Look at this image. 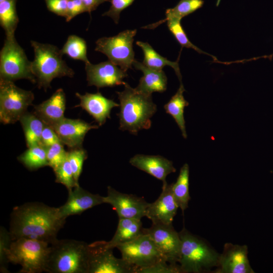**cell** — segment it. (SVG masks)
I'll list each match as a JSON object with an SVG mask.
<instances>
[{
  "label": "cell",
  "instance_id": "obj_1",
  "mask_svg": "<svg viewBox=\"0 0 273 273\" xmlns=\"http://www.w3.org/2000/svg\"><path fill=\"white\" fill-rule=\"evenodd\" d=\"M66 219L58 207L40 202H27L14 207L11 215L9 232L13 241L26 238L41 241L50 245L56 241L58 233Z\"/></svg>",
  "mask_w": 273,
  "mask_h": 273
},
{
  "label": "cell",
  "instance_id": "obj_2",
  "mask_svg": "<svg viewBox=\"0 0 273 273\" xmlns=\"http://www.w3.org/2000/svg\"><path fill=\"white\" fill-rule=\"evenodd\" d=\"M124 85L122 92H117L120 102L119 129L136 134L140 130L151 127V118L157 111V106L152 95L142 93L126 82Z\"/></svg>",
  "mask_w": 273,
  "mask_h": 273
},
{
  "label": "cell",
  "instance_id": "obj_3",
  "mask_svg": "<svg viewBox=\"0 0 273 273\" xmlns=\"http://www.w3.org/2000/svg\"><path fill=\"white\" fill-rule=\"evenodd\" d=\"M88 244L72 239H58L50 245L44 271L87 273Z\"/></svg>",
  "mask_w": 273,
  "mask_h": 273
},
{
  "label": "cell",
  "instance_id": "obj_4",
  "mask_svg": "<svg viewBox=\"0 0 273 273\" xmlns=\"http://www.w3.org/2000/svg\"><path fill=\"white\" fill-rule=\"evenodd\" d=\"M34 57L31 62V70L39 88L45 91L51 87L53 79L67 76L73 77L74 72L63 60V54L56 46L30 41Z\"/></svg>",
  "mask_w": 273,
  "mask_h": 273
},
{
  "label": "cell",
  "instance_id": "obj_5",
  "mask_svg": "<svg viewBox=\"0 0 273 273\" xmlns=\"http://www.w3.org/2000/svg\"><path fill=\"white\" fill-rule=\"evenodd\" d=\"M179 235L180 249L178 264L181 273L203 272L217 267L220 254L185 227Z\"/></svg>",
  "mask_w": 273,
  "mask_h": 273
},
{
  "label": "cell",
  "instance_id": "obj_6",
  "mask_svg": "<svg viewBox=\"0 0 273 273\" xmlns=\"http://www.w3.org/2000/svg\"><path fill=\"white\" fill-rule=\"evenodd\" d=\"M49 245L46 242L26 238L14 240L11 245L9 262L21 265L19 273L44 271L50 252Z\"/></svg>",
  "mask_w": 273,
  "mask_h": 273
},
{
  "label": "cell",
  "instance_id": "obj_7",
  "mask_svg": "<svg viewBox=\"0 0 273 273\" xmlns=\"http://www.w3.org/2000/svg\"><path fill=\"white\" fill-rule=\"evenodd\" d=\"M26 79L36 83L30 62L15 37H6L0 52V80L14 81Z\"/></svg>",
  "mask_w": 273,
  "mask_h": 273
},
{
  "label": "cell",
  "instance_id": "obj_8",
  "mask_svg": "<svg viewBox=\"0 0 273 273\" xmlns=\"http://www.w3.org/2000/svg\"><path fill=\"white\" fill-rule=\"evenodd\" d=\"M33 93L17 86L13 81L0 80V120L4 124L19 121L32 105Z\"/></svg>",
  "mask_w": 273,
  "mask_h": 273
},
{
  "label": "cell",
  "instance_id": "obj_9",
  "mask_svg": "<svg viewBox=\"0 0 273 273\" xmlns=\"http://www.w3.org/2000/svg\"><path fill=\"white\" fill-rule=\"evenodd\" d=\"M136 30H126L112 37H103L96 42L95 51L105 54L113 63L125 71L132 68L134 60L132 43Z\"/></svg>",
  "mask_w": 273,
  "mask_h": 273
},
{
  "label": "cell",
  "instance_id": "obj_10",
  "mask_svg": "<svg viewBox=\"0 0 273 273\" xmlns=\"http://www.w3.org/2000/svg\"><path fill=\"white\" fill-rule=\"evenodd\" d=\"M107 242L88 244L87 273H136L138 268L123 258H116Z\"/></svg>",
  "mask_w": 273,
  "mask_h": 273
},
{
  "label": "cell",
  "instance_id": "obj_11",
  "mask_svg": "<svg viewBox=\"0 0 273 273\" xmlns=\"http://www.w3.org/2000/svg\"><path fill=\"white\" fill-rule=\"evenodd\" d=\"M116 248L120 251L122 258L135 266L137 271L160 261H166L150 237L145 234Z\"/></svg>",
  "mask_w": 273,
  "mask_h": 273
},
{
  "label": "cell",
  "instance_id": "obj_12",
  "mask_svg": "<svg viewBox=\"0 0 273 273\" xmlns=\"http://www.w3.org/2000/svg\"><path fill=\"white\" fill-rule=\"evenodd\" d=\"M165 260L171 264H178L180 255V239L179 233L172 224L152 222L149 228H144Z\"/></svg>",
  "mask_w": 273,
  "mask_h": 273
},
{
  "label": "cell",
  "instance_id": "obj_13",
  "mask_svg": "<svg viewBox=\"0 0 273 273\" xmlns=\"http://www.w3.org/2000/svg\"><path fill=\"white\" fill-rule=\"evenodd\" d=\"M104 203L110 204L117 212L119 218L141 219L146 216L150 203L143 197L122 193L110 186L107 187V195L103 197Z\"/></svg>",
  "mask_w": 273,
  "mask_h": 273
},
{
  "label": "cell",
  "instance_id": "obj_14",
  "mask_svg": "<svg viewBox=\"0 0 273 273\" xmlns=\"http://www.w3.org/2000/svg\"><path fill=\"white\" fill-rule=\"evenodd\" d=\"M85 70L88 85H95L98 89L124 85L123 80L127 76L126 71L109 60L97 64L86 63Z\"/></svg>",
  "mask_w": 273,
  "mask_h": 273
},
{
  "label": "cell",
  "instance_id": "obj_15",
  "mask_svg": "<svg viewBox=\"0 0 273 273\" xmlns=\"http://www.w3.org/2000/svg\"><path fill=\"white\" fill-rule=\"evenodd\" d=\"M217 273H254L248 258V247L226 243L220 254Z\"/></svg>",
  "mask_w": 273,
  "mask_h": 273
},
{
  "label": "cell",
  "instance_id": "obj_16",
  "mask_svg": "<svg viewBox=\"0 0 273 273\" xmlns=\"http://www.w3.org/2000/svg\"><path fill=\"white\" fill-rule=\"evenodd\" d=\"M179 208L173 195L172 184L163 185L162 191L154 202L149 203L146 216L152 222L172 224Z\"/></svg>",
  "mask_w": 273,
  "mask_h": 273
},
{
  "label": "cell",
  "instance_id": "obj_17",
  "mask_svg": "<svg viewBox=\"0 0 273 273\" xmlns=\"http://www.w3.org/2000/svg\"><path fill=\"white\" fill-rule=\"evenodd\" d=\"M102 203H104L103 197L91 193L79 185L68 192L66 203L58 207V210L60 216L66 219L71 215H80L87 209Z\"/></svg>",
  "mask_w": 273,
  "mask_h": 273
},
{
  "label": "cell",
  "instance_id": "obj_18",
  "mask_svg": "<svg viewBox=\"0 0 273 273\" xmlns=\"http://www.w3.org/2000/svg\"><path fill=\"white\" fill-rule=\"evenodd\" d=\"M61 143L70 148L81 147L84 137L92 129L99 126L92 125L80 119L64 118L52 126Z\"/></svg>",
  "mask_w": 273,
  "mask_h": 273
},
{
  "label": "cell",
  "instance_id": "obj_19",
  "mask_svg": "<svg viewBox=\"0 0 273 273\" xmlns=\"http://www.w3.org/2000/svg\"><path fill=\"white\" fill-rule=\"evenodd\" d=\"M75 95L80 100L79 104L75 107H79L85 110L99 125L104 124L107 118H110V113L113 108L119 106L100 92L95 94L85 93L83 95L76 93Z\"/></svg>",
  "mask_w": 273,
  "mask_h": 273
},
{
  "label": "cell",
  "instance_id": "obj_20",
  "mask_svg": "<svg viewBox=\"0 0 273 273\" xmlns=\"http://www.w3.org/2000/svg\"><path fill=\"white\" fill-rule=\"evenodd\" d=\"M129 163L136 168L162 181L163 185L167 184L166 176L176 171L171 161L159 155L136 154L130 158Z\"/></svg>",
  "mask_w": 273,
  "mask_h": 273
},
{
  "label": "cell",
  "instance_id": "obj_21",
  "mask_svg": "<svg viewBox=\"0 0 273 273\" xmlns=\"http://www.w3.org/2000/svg\"><path fill=\"white\" fill-rule=\"evenodd\" d=\"M65 94L62 88H59L50 98L34 106L33 113L46 124L52 127L65 118Z\"/></svg>",
  "mask_w": 273,
  "mask_h": 273
},
{
  "label": "cell",
  "instance_id": "obj_22",
  "mask_svg": "<svg viewBox=\"0 0 273 273\" xmlns=\"http://www.w3.org/2000/svg\"><path fill=\"white\" fill-rule=\"evenodd\" d=\"M134 68L141 70L143 76L140 78L139 83L135 89L149 95L154 92L162 93L167 88V77L162 70H156L148 68L142 62L134 60L133 63Z\"/></svg>",
  "mask_w": 273,
  "mask_h": 273
},
{
  "label": "cell",
  "instance_id": "obj_23",
  "mask_svg": "<svg viewBox=\"0 0 273 273\" xmlns=\"http://www.w3.org/2000/svg\"><path fill=\"white\" fill-rule=\"evenodd\" d=\"M144 228L141 219L136 218H119L118 224L112 239L107 242L112 248L130 242L144 234Z\"/></svg>",
  "mask_w": 273,
  "mask_h": 273
},
{
  "label": "cell",
  "instance_id": "obj_24",
  "mask_svg": "<svg viewBox=\"0 0 273 273\" xmlns=\"http://www.w3.org/2000/svg\"><path fill=\"white\" fill-rule=\"evenodd\" d=\"M136 44L139 46L144 53V60L142 62L149 68L162 70L165 66L172 67L180 81L181 82L182 76L180 72L178 61L172 62L167 60L156 52L152 46L147 42L137 41Z\"/></svg>",
  "mask_w": 273,
  "mask_h": 273
},
{
  "label": "cell",
  "instance_id": "obj_25",
  "mask_svg": "<svg viewBox=\"0 0 273 273\" xmlns=\"http://www.w3.org/2000/svg\"><path fill=\"white\" fill-rule=\"evenodd\" d=\"M185 91L184 85L181 82L177 91L164 106V108L166 112L173 118L181 131L183 136L186 139L187 134L184 113L185 108L189 104L183 96Z\"/></svg>",
  "mask_w": 273,
  "mask_h": 273
},
{
  "label": "cell",
  "instance_id": "obj_26",
  "mask_svg": "<svg viewBox=\"0 0 273 273\" xmlns=\"http://www.w3.org/2000/svg\"><path fill=\"white\" fill-rule=\"evenodd\" d=\"M28 148L42 145L41 136L45 123L34 113L26 112L20 120Z\"/></svg>",
  "mask_w": 273,
  "mask_h": 273
},
{
  "label": "cell",
  "instance_id": "obj_27",
  "mask_svg": "<svg viewBox=\"0 0 273 273\" xmlns=\"http://www.w3.org/2000/svg\"><path fill=\"white\" fill-rule=\"evenodd\" d=\"M171 184L174 198L184 213L188 207L191 198L189 194V166L187 163L180 168L176 182Z\"/></svg>",
  "mask_w": 273,
  "mask_h": 273
},
{
  "label": "cell",
  "instance_id": "obj_28",
  "mask_svg": "<svg viewBox=\"0 0 273 273\" xmlns=\"http://www.w3.org/2000/svg\"><path fill=\"white\" fill-rule=\"evenodd\" d=\"M16 2V0H5L0 2V24L5 31L6 37H15L19 23Z\"/></svg>",
  "mask_w": 273,
  "mask_h": 273
},
{
  "label": "cell",
  "instance_id": "obj_29",
  "mask_svg": "<svg viewBox=\"0 0 273 273\" xmlns=\"http://www.w3.org/2000/svg\"><path fill=\"white\" fill-rule=\"evenodd\" d=\"M17 159L30 170L49 166L46 147L42 145H36L28 148Z\"/></svg>",
  "mask_w": 273,
  "mask_h": 273
},
{
  "label": "cell",
  "instance_id": "obj_30",
  "mask_svg": "<svg viewBox=\"0 0 273 273\" xmlns=\"http://www.w3.org/2000/svg\"><path fill=\"white\" fill-rule=\"evenodd\" d=\"M203 4V0H180L174 8L166 10L165 19L145 28H153L169 19H176L181 20L183 17L201 8Z\"/></svg>",
  "mask_w": 273,
  "mask_h": 273
},
{
  "label": "cell",
  "instance_id": "obj_31",
  "mask_svg": "<svg viewBox=\"0 0 273 273\" xmlns=\"http://www.w3.org/2000/svg\"><path fill=\"white\" fill-rule=\"evenodd\" d=\"M61 52L73 60L89 63L87 57V45L85 40L76 35H69Z\"/></svg>",
  "mask_w": 273,
  "mask_h": 273
},
{
  "label": "cell",
  "instance_id": "obj_32",
  "mask_svg": "<svg viewBox=\"0 0 273 273\" xmlns=\"http://www.w3.org/2000/svg\"><path fill=\"white\" fill-rule=\"evenodd\" d=\"M180 21V20L176 19H169L167 21L168 29L178 43L183 47L193 49L199 53L207 54L216 60V58L214 56L203 52L189 40L181 25Z\"/></svg>",
  "mask_w": 273,
  "mask_h": 273
},
{
  "label": "cell",
  "instance_id": "obj_33",
  "mask_svg": "<svg viewBox=\"0 0 273 273\" xmlns=\"http://www.w3.org/2000/svg\"><path fill=\"white\" fill-rule=\"evenodd\" d=\"M87 158V152L82 147L72 148L67 152V159L77 185H79L78 180L82 172L83 164Z\"/></svg>",
  "mask_w": 273,
  "mask_h": 273
},
{
  "label": "cell",
  "instance_id": "obj_34",
  "mask_svg": "<svg viewBox=\"0 0 273 273\" xmlns=\"http://www.w3.org/2000/svg\"><path fill=\"white\" fill-rule=\"evenodd\" d=\"M13 240L9 231L4 226L0 228V271L8 273L9 256L11 245Z\"/></svg>",
  "mask_w": 273,
  "mask_h": 273
},
{
  "label": "cell",
  "instance_id": "obj_35",
  "mask_svg": "<svg viewBox=\"0 0 273 273\" xmlns=\"http://www.w3.org/2000/svg\"><path fill=\"white\" fill-rule=\"evenodd\" d=\"M53 170L56 176V182L65 186L68 192L79 185L75 183L67 157L61 164Z\"/></svg>",
  "mask_w": 273,
  "mask_h": 273
},
{
  "label": "cell",
  "instance_id": "obj_36",
  "mask_svg": "<svg viewBox=\"0 0 273 273\" xmlns=\"http://www.w3.org/2000/svg\"><path fill=\"white\" fill-rule=\"evenodd\" d=\"M61 143H57L46 147L48 165L55 169L61 164L67 158V152Z\"/></svg>",
  "mask_w": 273,
  "mask_h": 273
},
{
  "label": "cell",
  "instance_id": "obj_37",
  "mask_svg": "<svg viewBox=\"0 0 273 273\" xmlns=\"http://www.w3.org/2000/svg\"><path fill=\"white\" fill-rule=\"evenodd\" d=\"M137 273H181L178 264H171L165 260L145 268L140 269Z\"/></svg>",
  "mask_w": 273,
  "mask_h": 273
},
{
  "label": "cell",
  "instance_id": "obj_38",
  "mask_svg": "<svg viewBox=\"0 0 273 273\" xmlns=\"http://www.w3.org/2000/svg\"><path fill=\"white\" fill-rule=\"evenodd\" d=\"M134 0H111L109 10L102 14L111 18L116 24L119 22L120 13L130 6Z\"/></svg>",
  "mask_w": 273,
  "mask_h": 273
},
{
  "label": "cell",
  "instance_id": "obj_39",
  "mask_svg": "<svg viewBox=\"0 0 273 273\" xmlns=\"http://www.w3.org/2000/svg\"><path fill=\"white\" fill-rule=\"evenodd\" d=\"M48 10L65 18L67 15L68 0H44Z\"/></svg>",
  "mask_w": 273,
  "mask_h": 273
},
{
  "label": "cell",
  "instance_id": "obj_40",
  "mask_svg": "<svg viewBox=\"0 0 273 273\" xmlns=\"http://www.w3.org/2000/svg\"><path fill=\"white\" fill-rule=\"evenodd\" d=\"M41 142L47 147L61 142L53 128L45 124L41 133Z\"/></svg>",
  "mask_w": 273,
  "mask_h": 273
},
{
  "label": "cell",
  "instance_id": "obj_41",
  "mask_svg": "<svg viewBox=\"0 0 273 273\" xmlns=\"http://www.w3.org/2000/svg\"><path fill=\"white\" fill-rule=\"evenodd\" d=\"M84 12H86V11L81 0H68L66 21L69 22L77 15Z\"/></svg>",
  "mask_w": 273,
  "mask_h": 273
},
{
  "label": "cell",
  "instance_id": "obj_42",
  "mask_svg": "<svg viewBox=\"0 0 273 273\" xmlns=\"http://www.w3.org/2000/svg\"><path fill=\"white\" fill-rule=\"evenodd\" d=\"M84 6L86 12L90 14L91 12L97 8L102 3L110 2V0H81Z\"/></svg>",
  "mask_w": 273,
  "mask_h": 273
},
{
  "label": "cell",
  "instance_id": "obj_43",
  "mask_svg": "<svg viewBox=\"0 0 273 273\" xmlns=\"http://www.w3.org/2000/svg\"><path fill=\"white\" fill-rule=\"evenodd\" d=\"M272 56H273V53L271 55H270L269 56H263V57H262V58H267L269 59L270 60H271V59L272 58Z\"/></svg>",
  "mask_w": 273,
  "mask_h": 273
},
{
  "label": "cell",
  "instance_id": "obj_44",
  "mask_svg": "<svg viewBox=\"0 0 273 273\" xmlns=\"http://www.w3.org/2000/svg\"><path fill=\"white\" fill-rule=\"evenodd\" d=\"M5 1V0H0V2H2L3 1Z\"/></svg>",
  "mask_w": 273,
  "mask_h": 273
}]
</instances>
